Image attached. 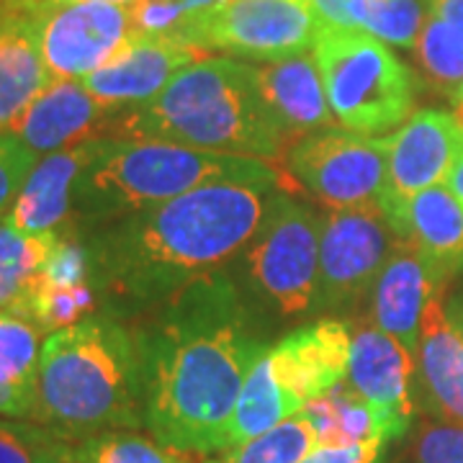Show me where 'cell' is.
I'll use <instances>...</instances> for the list:
<instances>
[{"label": "cell", "mask_w": 463, "mask_h": 463, "mask_svg": "<svg viewBox=\"0 0 463 463\" xmlns=\"http://www.w3.org/2000/svg\"><path fill=\"white\" fill-rule=\"evenodd\" d=\"M288 167L301 188L335 212L381 209L389 178V145L386 137L325 129L301 137L288 149Z\"/></svg>", "instance_id": "obj_9"}, {"label": "cell", "mask_w": 463, "mask_h": 463, "mask_svg": "<svg viewBox=\"0 0 463 463\" xmlns=\"http://www.w3.org/2000/svg\"><path fill=\"white\" fill-rule=\"evenodd\" d=\"M52 80L33 21L16 16L0 36V132H11Z\"/></svg>", "instance_id": "obj_22"}, {"label": "cell", "mask_w": 463, "mask_h": 463, "mask_svg": "<svg viewBox=\"0 0 463 463\" xmlns=\"http://www.w3.org/2000/svg\"><path fill=\"white\" fill-rule=\"evenodd\" d=\"M443 294L446 286H435L425 304L414 379L440 422L463 425V337L448 319Z\"/></svg>", "instance_id": "obj_18"}, {"label": "cell", "mask_w": 463, "mask_h": 463, "mask_svg": "<svg viewBox=\"0 0 463 463\" xmlns=\"http://www.w3.org/2000/svg\"><path fill=\"white\" fill-rule=\"evenodd\" d=\"M70 463H191L188 456L147 440L134 432H100L78 443H67Z\"/></svg>", "instance_id": "obj_29"}, {"label": "cell", "mask_w": 463, "mask_h": 463, "mask_svg": "<svg viewBox=\"0 0 463 463\" xmlns=\"http://www.w3.org/2000/svg\"><path fill=\"white\" fill-rule=\"evenodd\" d=\"M435 286L440 283L432 281L422 258L412 245L399 240L376 281L373 319L386 335L399 340L412 358H417L425 304Z\"/></svg>", "instance_id": "obj_21"}, {"label": "cell", "mask_w": 463, "mask_h": 463, "mask_svg": "<svg viewBox=\"0 0 463 463\" xmlns=\"http://www.w3.org/2000/svg\"><path fill=\"white\" fill-rule=\"evenodd\" d=\"M301 414L312 422L319 446H353L365 440L399 438V428L350 386H335L330 394L304 404Z\"/></svg>", "instance_id": "obj_25"}, {"label": "cell", "mask_w": 463, "mask_h": 463, "mask_svg": "<svg viewBox=\"0 0 463 463\" xmlns=\"http://www.w3.org/2000/svg\"><path fill=\"white\" fill-rule=\"evenodd\" d=\"M93 307H96V291L90 283L75 288L44 286L33 307L32 325H36L39 330H65L83 322L85 315L93 312Z\"/></svg>", "instance_id": "obj_32"}, {"label": "cell", "mask_w": 463, "mask_h": 463, "mask_svg": "<svg viewBox=\"0 0 463 463\" xmlns=\"http://www.w3.org/2000/svg\"><path fill=\"white\" fill-rule=\"evenodd\" d=\"M386 440H365L353 446H317L301 463H379Z\"/></svg>", "instance_id": "obj_36"}, {"label": "cell", "mask_w": 463, "mask_h": 463, "mask_svg": "<svg viewBox=\"0 0 463 463\" xmlns=\"http://www.w3.org/2000/svg\"><path fill=\"white\" fill-rule=\"evenodd\" d=\"M65 453L67 440L47 428L0 420V463H52Z\"/></svg>", "instance_id": "obj_31"}, {"label": "cell", "mask_w": 463, "mask_h": 463, "mask_svg": "<svg viewBox=\"0 0 463 463\" xmlns=\"http://www.w3.org/2000/svg\"><path fill=\"white\" fill-rule=\"evenodd\" d=\"M52 463H70V461H65V458H57V461H52Z\"/></svg>", "instance_id": "obj_45"}, {"label": "cell", "mask_w": 463, "mask_h": 463, "mask_svg": "<svg viewBox=\"0 0 463 463\" xmlns=\"http://www.w3.org/2000/svg\"><path fill=\"white\" fill-rule=\"evenodd\" d=\"M137 347L152 438L183 456L224 453L242 383L268 353L245 330L230 283L209 276L173 294L160 330Z\"/></svg>", "instance_id": "obj_1"}, {"label": "cell", "mask_w": 463, "mask_h": 463, "mask_svg": "<svg viewBox=\"0 0 463 463\" xmlns=\"http://www.w3.org/2000/svg\"><path fill=\"white\" fill-rule=\"evenodd\" d=\"M414 52L430 83L443 88L448 96L463 83V33L450 24L428 16Z\"/></svg>", "instance_id": "obj_30"}, {"label": "cell", "mask_w": 463, "mask_h": 463, "mask_svg": "<svg viewBox=\"0 0 463 463\" xmlns=\"http://www.w3.org/2000/svg\"><path fill=\"white\" fill-rule=\"evenodd\" d=\"M315 8L327 24L343 26V29H355L353 16H350V0H315Z\"/></svg>", "instance_id": "obj_38"}, {"label": "cell", "mask_w": 463, "mask_h": 463, "mask_svg": "<svg viewBox=\"0 0 463 463\" xmlns=\"http://www.w3.org/2000/svg\"><path fill=\"white\" fill-rule=\"evenodd\" d=\"M203 57V50L188 47L175 39L134 33L111 62H106L80 83L111 111L137 109L160 96L181 70Z\"/></svg>", "instance_id": "obj_13"}, {"label": "cell", "mask_w": 463, "mask_h": 463, "mask_svg": "<svg viewBox=\"0 0 463 463\" xmlns=\"http://www.w3.org/2000/svg\"><path fill=\"white\" fill-rule=\"evenodd\" d=\"M90 250L78 240L57 237L50 260L44 265V286L50 288H75L90 283Z\"/></svg>", "instance_id": "obj_33"}, {"label": "cell", "mask_w": 463, "mask_h": 463, "mask_svg": "<svg viewBox=\"0 0 463 463\" xmlns=\"http://www.w3.org/2000/svg\"><path fill=\"white\" fill-rule=\"evenodd\" d=\"M216 3H227V0H216Z\"/></svg>", "instance_id": "obj_46"}, {"label": "cell", "mask_w": 463, "mask_h": 463, "mask_svg": "<svg viewBox=\"0 0 463 463\" xmlns=\"http://www.w3.org/2000/svg\"><path fill=\"white\" fill-rule=\"evenodd\" d=\"M386 224L412 245L430 279L446 286L463 270V206L446 185H435L404 201Z\"/></svg>", "instance_id": "obj_17"}, {"label": "cell", "mask_w": 463, "mask_h": 463, "mask_svg": "<svg viewBox=\"0 0 463 463\" xmlns=\"http://www.w3.org/2000/svg\"><path fill=\"white\" fill-rule=\"evenodd\" d=\"M33 420L62 440L145 425L142 361L132 335L103 317L52 332L42 347Z\"/></svg>", "instance_id": "obj_4"}, {"label": "cell", "mask_w": 463, "mask_h": 463, "mask_svg": "<svg viewBox=\"0 0 463 463\" xmlns=\"http://www.w3.org/2000/svg\"><path fill=\"white\" fill-rule=\"evenodd\" d=\"M428 11V0H350L355 29H364L383 44L397 47L417 44Z\"/></svg>", "instance_id": "obj_28"}, {"label": "cell", "mask_w": 463, "mask_h": 463, "mask_svg": "<svg viewBox=\"0 0 463 463\" xmlns=\"http://www.w3.org/2000/svg\"><path fill=\"white\" fill-rule=\"evenodd\" d=\"M446 188L458 199V203L463 206V155H461V160L456 163V167L450 170V175H448V181H446Z\"/></svg>", "instance_id": "obj_41"}, {"label": "cell", "mask_w": 463, "mask_h": 463, "mask_svg": "<svg viewBox=\"0 0 463 463\" xmlns=\"http://www.w3.org/2000/svg\"><path fill=\"white\" fill-rule=\"evenodd\" d=\"M255 70L265 103L288 139L332 129L330 103L312 54L304 52L279 62H265Z\"/></svg>", "instance_id": "obj_20"}, {"label": "cell", "mask_w": 463, "mask_h": 463, "mask_svg": "<svg viewBox=\"0 0 463 463\" xmlns=\"http://www.w3.org/2000/svg\"><path fill=\"white\" fill-rule=\"evenodd\" d=\"M389 178L381 199L383 219L394 214L404 201L443 185L463 155V127L458 118L438 109H425L386 137Z\"/></svg>", "instance_id": "obj_12"}, {"label": "cell", "mask_w": 463, "mask_h": 463, "mask_svg": "<svg viewBox=\"0 0 463 463\" xmlns=\"http://www.w3.org/2000/svg\"><path fill=\"white\" fill-rule=\"evenodd\" d=\"M57 232L26 234L8 219L0 222V312L32 322L44 288V265L57 245Z\"/></svg>", "instance_id": "obj_23"}, {"label": "cell", "mask_w": 463, "mask_h": 463, "mask_svg": "<svg viewBox=\"0 0 463 463\" xmlns=\"http://www.w3.org/2000/svg\"><path fill=\"white\" fill-rule=\"evenodd\" d=\"M350 330L340 319H322L291 332L268 350L273 376L304 404L330 394L347 376Z\"/></svg>", "instance_id": "obj_16"}, {"label": "cell", "mask_w": 463, "mask_h": 463, "mask_svg": "<svg viewBox=\"0 0 463 463\" xmlns=\"http://www.w3.org/2000/svg\"><path fill=\"white\" fill-rule=\"evenodd\" d=\"M60 3H78V0H0V8H5L8 14L21 18H36L42 16L44 11H50L52 5H60ZM100 3H132V0H100Z\"/></svg>", "instance_id": "obj_37"}, {"label": "cell", "mask_w": 463, "mask_h": 463, "mask_svg": "<svg viewBox=\"0 0 463 463\" xmlns=\"http://www.w3.org/2000/svg\"><path fill=\"white\" fill-rule=\"evenodd\" d=\"M319 237L322 227L312 212L288 199H273L260 230L250 240V279L281 315L315 309Z\"/></svg>", "instance_id": "obj_8"}, {"label": "cell", "mask_w": 463, "mask_h": 463, "mask_svg": "<svg viewBox=\"0 0 463 463\" xmlns=\"http://www.w3.org/2000/svg\"><path fill=\"white\" fill-rule=\"evenodd\" d=\"M315 60L330 111L347 132L373 137L412 116V72L373 33L325 21Z\"/></svg>", "instance_id": "obj_6"}, {"label": "cell", "mask_w": 463, "mask_h": 463, "mask_svg": "<svg viewBox=\"0 0 463 463\" xmlns=\"http://www.w3.org/2000/svg\"><path fill=\"white\" fill-rule=\"evenodd\" d=\"M118 111L93 99L80 80H52L11 132L33 155H52L96 137H114Z\"/></svg>", "instance_id": "obj_14"}, {"label": "cell", "mask_w": 463, "mask_h": 463, "mask_svg": "<svg viewBox=\"0 0 463 463\" xmlns=\"http://www.w3.org/2000/svg\"><path fill=\"white\" fill-rule=\"evenodd\" d=\"M319 446L312 422L298 412L279 428L252 438L242 446L216 453L219 458L203 463H301Z\"/></svg>", "instance_id": "obj_27"}, {"label": "cell", "mask_w": 463, "mask_h": 463, "mask_svg": "<svg viewBox=\"0 0 463 463\" xmlns=\"http://www.w3.org/2000/svg\"><path fill=\"white\" fill-rule=\"evenodd\" d=\"M36 165V155L14 132H0V216H8L18 191Z\"/></svg>", "instance_id": "obj_34"}, {"label": "cell", "mask_w": 463, "mask_h": 463, "mask_svg": "<svg viewBox=\"0 0 463 463\" xmlns=\"http://www.w3.org/2000/svg\"><path fill=\"white\" fill-rule=\"evenodd\" d=\"M263 191L216 183L118 216L88 245L90 281L116 297L160 298L216 276L260 230Z\"/></svg>", "instance_id": "obj_2"}, {"label": "cell", "mask_w": 463, "mask_h": 463, "mask_svg": "<svg viewBox=\"0 0 463 463\" xmlns=\"http://www.w3.org/2000/svg\"><path fill=\"white\" fill-rule=\"evenodd\" d=\"M301 410H304V402L276 381L268 353H265L263 358L250 368L248 379L242 383L234 417L230 422V432H227V450L279 428L281 422L291 420Z\"/></svg>", "instance_id": "obj_26"}, {"label": "cell", "mask_w": 463, "mask_h": 463, "mask_svg": "<svg viewBox=\"0 0 463 463\" xmlns=\"http://www.w3.org/2000/svg\"><path fill=\"white\" fill-rule=\"evenodd\" d=\"M461 99H463V83L458 85V88H456L453 93H450V103H453V100H461Z\"/></svg>", "instance_id": "obj_44"}, {"label": "cell", "mask_w": 463, "mask_h": 463, "mask_svg": "<svg viewBox=\"0 0 463 463\" xmlns=\"http://www.w3.org/2000/svg\"><path fill=\"white\" fill-rule=\"evenodd\" d=\"M114 137L258 160H279L288 142L260 93L258 70L227 57H203L181 70L160 96L118 116Z\"/></svg>", "instance_id": "obj_3"}, {"label": "cell", "mask_w": 463, "mask_h": 463, "mask_svg": "<svg viewBox=\"0 0 463 463\" xmlns=\"http://www.w3.org/2000/svg\"><path fill=\"white\" fill-rule=\"evenodd\" d=\"M381 209H340L322 222L319 237V307H340L364 297L397 242Z\"/></svg>", "instance_id": "obj_11"}, {"label": "cell", "mask_w": 463, "mask_h": 463, "mask_svg": "<svg viewBox=\"0 0 463 463\" xmlns=\"http://www.w3.org/2000/svg\"><path fill=\"white\" fill-rule=\"evenodd\" d=\"M103 139L106 137H96L75 147L52 152L36 163L5 219L26 234L57 232L72 212L75 185L85 167L96 160Z\"/></svg>", "instance_id": "obj_19"}, {"label": "cell", "mask_w": 463, "mask_h": 463, "mask_svg": "<svg viewBox=\"0 0 463 463\" xmlns=\"http://www.w3.org/2000/svg\"><path fill=\"white\" fill-rule=\"evenodd\" d=\"M347 386L383 412L399 432L412 420L414 358L373 322H358L350 335Z\"/></svg>", "instance_id": "obj_15"}, {"label": "cell", "mask_w": 463, "mask_h": 463, "mask_svg": "<svg viewBox=\"0 0 463 463\" xmlns=\"http://www.w3.org/2000/svg\"><path fill=\"white\" fill-rule=\"evenodd\" d=\"M286 181V173L258 157L106 137L96 160L75 185L72 209L88 219H111L178 199L203 185L240 183L270 191Z\"/></svg>", "instance_id": "obj_5"}, {"label": "cell", "mask_w": 463, "mask_h": 463, "mask_svg": "<svg viewBox=\"0 0 463 463\" xmlns=\"http://www.w3.org/2000/svg\"><path fill=\"white\" fill-rule=\"evenodd\" d=\"M36 42L54 80H83L111 62L134 36L129 5L78 0L33 18Z\"/></svg>", "instance_id": "obj_10"}, {"label": "cell", "mask_w": 463, "mask_h": 463, "mask_svg": "<svg viewBox=\"0 0 463 463\" xmlns=\"http://www.w3.org/2000/svg\"><path fill=\"white\" fill-rule=\"evenodd\" d=\"M14 18H16L14 14H8L5 8H0V36L5 33V29H8L11 24H14Z\"/></svg>", "instance_id": "obj_42"}, {"label": "cell", "mask_w": 463, "mask_h": 463, "mask_svg": "<svg viewBox=\"0 0 463 463\" xmlns=\"http://www.w3.org/2000/svg\"><path fill=\"white\" fill-rule=\"evenodd\" d=\"M322 24L315 0H227L194 18L181 42L203 52L279 62L312 50Z\"/></svg>", "instance_id": "obj_7"}, {"label": "cell", "mask_w": 463, "mask_h": 463, "mask_svg": "<svg viewBox=\"0 0 463 463\" xmlns=\"http://www.w3.org/2000/svg\"><path fill=\"white\" fill-rule=\"evenodd\" d=\"M42 347L36 325L0 312V417L33 420Z\"/></svg>", "instance_id": "obj_24"}, {"label": "cell", "mask_w": 463, "mask_h": 463, "mask_svg": "<svg viewBox=\"0 0 463 463\" xmlns=\"http://www.w3.org/2000/svg\"><path fill=\"white\" fill-rule=\"evenodd\" d=\"M417 463H463V425L425 422L414 438Z\"/></svg>", "instance_id": "obj_35"}, {"label": "cell", "mask_w": 463, "mask_h": 463, "mask_svg": "<svg viewBox=\"0 0 463 463\" xmlns=\"http://www.w3.org/2000/svg\"><path fill=\"white\" fill-rule=\"evenodd\" d=\"M430 16L450 24L463 33V0H428Z\"/></svg>", "instance_id": "obj_39"}, {"label": "cell", "mask_w": 463, "mask_h": 463, "mask_svg": "<svg viewBox=\"0 0 463 463\" xmlns=\"http://www.w3.org/2000/svg\"><path fill=\"white\" fill-rule=\"evenodd\" d=\"M446 315L456 332L463 337V294H456L446 301Z\"/></svg>", "instance_id": "obj_40"}, {"label": "cell", "mask_w": 463, "mask_h": 463, "mask_svg": "<svg viewBox=\"0 0 463 463\" xmlns=\"http://www.w3.org/2000/svg\"><path fill=\"white\" fill-rule=\"evenodd\" d=\"M453 116L458 118V124L463 127V99L461 100H453Z\"/></svg>", "instance_id": "obj_43"}]
</instances>
